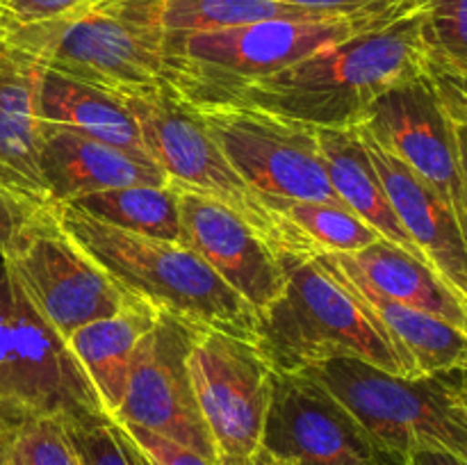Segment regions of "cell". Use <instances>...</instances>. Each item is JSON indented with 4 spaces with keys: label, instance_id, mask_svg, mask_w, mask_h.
<instances>
[{
    "label": "cell",
    "instance_id": "4dcf8cb0",
    "mask_svg": "<svg viewBox=\"0 0 467 465\" xmlns=\"http://www.w3.org/2000/svg\"><path fill=\"white\" fill-rule=\"evenodd\" d=\"M50 205L36 203L0 182V260L7 258Z\"/></svg>",
    "mask_w": 467,
    "mask_h": 465
},
{
    "label": "cell",
    "instance_id": "d6986e66",
    "mask_svg": "<svg viewBox=\"0 0 467 465\" xmlns=\"http://www.w3.org/2000/svg\"><path fill=\"white\" fill-rule=\"evenodd\" d=\"M317 258L377 294L445 319L467 333V299L451 290L427 263L392 242L381 237L358 253H328Z\"/></svg>",
    "mask_w": 467,
    "mask_h": 465
},
{
    "label": "cell",
    "instance_id": "ffe728a7",
    "mask_svg": "<svg viewBox=\"0 0 467 465\" xmlns=\"http://www.w3.org/2000/svg\"><path fill=\"white\" fill-rule=\"evenodd\" d=\"M319 149L327 164L328 181L340 203L358 214L365 223L374 228L383 240L392 242L406 253L427 263L406 228L401 226L395 208L386 194L381 178L374 169L363 132L358 126L349 128H317ZM429 264V263H427ZM431 267V264H429Z\"/></svg>",
    "mask_w": 467,
    "mask_h": 465
},
{
    "label": "cell",
    "instance_id": "7c38bea8",
    "mask_svg": "<svg viewBox=\"0 0 467 465\" xmlns=\"http://www.w3.org/2000/svg\"><path fill=\"white\" fill-rule=\"evenodd\" d=\"M199 328L203 326L160 310L155 324L137 345L121 406L109 418L117 424L160 433L210 463H222L187 372V354Z\"/></svg>",
    "mask_w": 467,
    "mask_h": 465
},
{
    "label": "cell",
    "instance_id": "4fadbf2b",
    "mask_svg": "<svg viewBox=\"0 0 467 465\" xmlns=\"http://www.w3.org/2000/svg\"><path fill=\"white\" fill-rule=\"evenodd\" d=\"M187 372L222 459H254L272 401V367L258 345L203 326L187 354Z\"/></svg>",
    "mask_w": 467,
    "mask_h": 465
},
{
    "label": "cell",
    "instance_id": "f1b7e54d",
    "mask_svg": "<svg viewBox=\"0 0 467 465\" xmlns=\"http://www.w3.org/2000/svg\"><path fill=\"white\" fill-rule=\"evenodd\" d=\"M85 465H141L140 451L112 418L64 424Z\"/></svg>",
    "mask_w": 467,
    "mask_h": 465
},
{
    "label": "cell",
    "instance_id": "9a60e30c",
    "mask_svg": "<svg viewBox=\"0 0 467 465\" xmlns=\"http://www.w3.org/2000/svg\"><path fill=\"white\" fill-rule=\"evenodd\" d=\"M181 244L194 251L242 299L263 313L285 287V272L276 251L226 205L178 190Z\"/></svg>",
    "mask_w": 467,
    "mask_h": 465
},
{
    "label": "cell",
    "instance_id": "d590c367",
    "mask_svg": "<svg viewBox=\"0 0 467 465\" xmlns=\"http://www.w3.org/2000/svg\"><path fill=\"white\" fill-rule=\"evenodd\" d=\"M409 465H467L461 456L438 450H418L409 454Z\"/></svg>",
    "mask_w": 467,
    "mask_h": 465
},
{
    "label": "cell",
    "instance_id": "7402d4cb",
    "mask_svg": "<svg viewBox=\"0 0 467 465\" xmlns=\"http://www.w3.org/2000/svg\"><path fill=\"white\" fill-rule=\"evenodd\" d=\"M158 308L137 299L112 317L96 319L78 328L67 340L108 415L121 406L132 356L141 337L158 319Z\"/></svg>",
    "mask_w": 467,
    "mask_h": 465
},
{
    "label": "cell",
    "instance_id": "277c9868",
    "mask_svg": "<svg viewBox=\"0 0 467 465\" xmlns=\"http://www.w3.org/2000/svg\"><path fill=\"white\" fill-rule=\"evenodd\" d=\"M53 210L68 240L128 294L196 326L255 337L254 305L185 244L121 231L71 205Z\"/></svg>",
    "mask_w": 467,
    "mask_h": 465
},
{
    "label": "cell",
    "instance_id": "6da1fadb",
    "mask_svg": "<svg viewBox=\"0 0 467 465\" xmlns=\"http://www.w3.org/2000/svg\"><path fill=\"white\" fill-rule=\"evenodd\" d=\"M427 76L422 3L295 67L237 91L223 105H254L315 128L358 126L374 100Z\"/></svg>",
    "mask_w": 467,
    "mask_h": 465
},
{
    "label": "cell",
    "instance_id": "9c48e42d",
    "mask_svg": "<svg viewBox=\"0 0 467 465\" xmlns=\"http://www.w3.org/2000/svg\"><path fill=\"white\" fill-rule=\"evenodd\" d=\"M196 109L233 169L258 194L342 205L328 181L315 126L254 105Z\"/></svg>",
    "mask_w": 467,
    "mask_h": 465
},
{
    "label": "cell",
    "instance_id": "83f0119b",
    "mask_svg": "<svg viewBox=\"0 0 467 465\" xmlns=\"http://www.w3.org/2000/svg\"><path fill=\"white\" fill-rule=\"evenodd\" d=\"M427 62H467V0H422Z\"/></svg>",
    "mask_w": 467,
    "mask_h": 465
},
{
    "label": "cell",
    "instance_id": "5b68a950",
    "mask_svg": "<svg viewBox=\"0 0 467 465\" xmlns=\"http://www.w3.org/2000/svg\"><path fill=\"white\" fill-rule=\"evenodd\" d=\"M0 39L35 55L50 71L121 98L169 85L167 36L155 23V0H94Z\"/></svg>",
    "mask_w": 467,
    "mask_h": 465
},
{
    "label": "cell",
    "instance_id": "d6a6232c",
    "mask_svg": "<svg viewBox=\"0 0 467 465\" xmlns=\"http://www.w3.org/2000/svg\"><path fill=\"white\" fill-rule=\"evenodd\" d=\"M427 73L445 103L467 109V62H427Z\"/></svg>",
    "mask_w": 467,
    "mask_h": 465
},
{
    "label": "cell",
    "instance_id": "4316f807",
    "mask_svg": "<svg viewBox=\"0 0 467 465\" xmlns=\"http://www.w3.org/2000/svg\"><path fill=\"white\" fill-rule=\"evenodd\" d=\"M0 465H85L59 419L0 427Z\"/></svg>",
    "mask_w": 467,
    "mask_h": 465
},
{
    "label": "cell",
    "instance_id": "74e56055",
    "mask_svg": "<svg viewBox=\"0 0 467 465\" xmlns=\"http://www.w3.org/2000/svg\"><path fill=\"white\" fill-rule=\"evenodd\" d=\"M260 456H263V465H278V463H274L267 454H263V451H260Z\"/></svg>",
    "mask_w": 467,
    "mask_h": 465
},
{
    "label": "cell",
    "instance_id": "44dd1931",
    "mask_svg": "<svg viewBox=\"0 0 467 465\" xmlns=\"http://www.w3.org/2000/svg\"><path fill=\"white\" fill-rule=\"evenodd\" d=\"M36 117L41 123L73 128L105 144L150 160L140 126L121 96L73 80L46 67L36 91Z\"/></svg>",
    "mask_w": 467,
    "mask_h": 465
},
{
    "label": "cell",
    "instance_id": "1f68e13d",
    "mask_svg": "<svg viewBox=\"0 0 467 465\" xmlns=\"http://www.w3.org/2000/svg\"><path fill=\"white\" fill-rule=\"evenodd\" d=\"M94 0H0V36L55 21Z\"/></svg>",
    "mask_w": 467,
    "mask_h": 465
},
{
    "label": "cell",
    "instance_id": "52a82bcc",
    "mask_svg": "<svg viewBox=\"0 0 467 465\" xmlns=\"http://www.w3.org/2000/svg\"><path fill=\"white\" fill-rule=\"evenodd\" d=\"M140 126L146 153L178 190L208 196L240 214L276 253L310 255L306 242L274 212L263 194L246 185L210 135L194 105L171 85L123 98Z\"/></svg>",
    "mask_w": 467,
    "mask_h": 465
},
{
    "label": "cell",
    "instance_id": "2e32d148",
    "mask_svg": "<svg viewBox=\"0 0 467 465\" xmlns=\"http://www.w3.org/2000/svg\"><path fill=\"white\" fill-rule=\"evenodd\" d=\"M39 164L53 205L119 187L169 185V178L153 160L55 123H41Z\"/></svg>",
    "mask_w": 467,
    "mask_h": 465
},
{
    "label": "cell",
    "instance_id": "484cf974",
    "mask_svg": "<svg viewBox=\"0 0 467 465\" xmlns=\"http://www.w3.org/2000/svg\"><path fill=\"white\" fill-rule=\"evenodd\" d=\"M269 208L306 242L313 258L328 253H358L381 240L369 223L345 205L265 196Z\"/></svg>",
    "mask_w": 467,
    "mask_h": 465
},
{
    "label": "cell",
    "instance_id": "d4e9b609",
    "mask_svg": "<svg viewBox=\"0 0 467 465\" xmlns=\"http://www.w3.org/2000/svg\"><path fill=\"white\" fill-rule=\"evenodd\" d=\"M327 16L281 0H155V23L167 36L203 35L269 18Z\"/></svg>",
    "mask_w": 467,
    "mask_h": 465
},
{
    "label": "cell",
    "instance_id": "5bb4252c",
    "mask_svg": "<svg viewBox=\"0 0 467 465\" xmlns=\"http://www.w3.org/2000/svg\"><path fill=\"white\" fill-rule=\"evenodd\" d=\"M358 126L454 210L467 237V187L454 121L429 73L374 100Z\"/></svg>",
    "mask_w": 467,
    "mask_h": 465
},
{
    "label": "cell",
    "instance_id": "8992f818",
    "mask_svg": "<svg viewBox=\"0 0 467 465\" xmlns=\"http://www.w3.org/2000/svg\"><path fill=\"white\" fill-rule=\"evenodd\" d=\"M308 372L392 451L409 459L418 450H438L467 460L463 369L410 378L360 358H333Z\"/></svg>",
    "mask_w": 467,
    "mask_h": 465
},
{
    "label": "cell",
    "instance_id": "f546056e",
    "mask_svg": "<svg viewBox=\"0 0 467 465\" xmlns=\"http://www.w3.org/2000/svg\"><path fill=\"white\" fill-rule=\"evenodd\" d=\"M119 427L126 431V436L140 450V454L149 460V465H263L260 451L251 460L223 459L222 463H210V460H205L196 451L187 450V447L178 445V442L169 440V438L160 436V433L146 431V429L132 427V424H119Z\"/></svg>",
    "mask_w": 467,
    "mask_h": 465
},
{
    "label": "cell",
    "instance_id": "30bf717a",
    "mask_svg": "<svg viewBox=\"0 0 467 465\" xmlns=\"http://www.w3.org/2000/svg\"><path fill=\"white\" fill-rule=\"evenodd\" d=\"M260 451L278 465H409L313 372H272Z\"/></svg>",
    "mask_w": 467,
    "mask_h": 465
},
{
    "label": "cell",
    "instance_id": "3957f363",
    "mask_svg": "<svg viewBox=\"0 0 467 465\" xmlns=\"http://www.w3.org/2000/svg\"><path fill=\"white\" fill-rule=\"evenodd\" d=\"M410 0L386 12L351 16L269 18L203 35L167 36V80L194 108L223 105L254 82L276 76L301 59L415 9Z\"/></svg>",
    "mask_w": 467,
    "mask_h": 465
},
{
    "label": "cell",
    "instance_id": "f35d334b",
    "mask_svg": "<svg viewBox=\"0 0 467 465\" xmlns=\"http://www.w3.org/2000/svg\"><path fill=\"white\" fill-rule=\"evenodd\" d=\"M135 450H137V447H135ZM137 451H140V450H137ZM140 459H141V465H149V460H146L141 454H140Z\"/></svg>",
    "mask_w": 467,
    "mask_h": 465
},
{
    "label": "cell",
    "instance_id": "7a4b0ae2",
    "mask_svg": "<svg viewBox=\"0 0 467 465\" xmlns=\"http://www.w3.org/2000/svg\"><path fill=\"white\" fill-rule=\"evenodd\" d=\"M285 287L258 315L254 342L272 372H304L333 358H360L379 369L420 377L377 315L317 258L278 253Z\"/></svg>",
    "mask_w": 467,
    "mask_h": 465
},
{
    "label": "cell",
    "instance_id": "603a6c76",
    "mask_svg": "<svg viewBox=\"0 0 467 465\" xmlns=\"http://www.w3.org/2000/svg\"><path fill=\"white\" fill-rule=\"evenodd\" d=\"M322 264L331 269L333 274H337L363 299V304L377 315L379 322L388 331V336L395 340V345L400 346L401 354L409 358V363L413 365L420 377L436 372H454V369L467 372L465 331L456 328L454 324L445 322V319L433 317V315L422 313V310L409 308V305L386 299V296L377 294L369 287L342 276L340 272L328 267L327 263Z\"/></svg>",
    "mask_w": 467,
    "mask_h": 465
},
{
    "label": "cell",
    "instance_id": "836d02e7",
    "mask_svg": "<svg viewBox=\"0 0 467 465\" xmlns=\"http://www.w3.org/2000/svg\"><path fill=\"white\" fill-rule=\"evenodd\" d=\"M281 3L296 5L301 9L327 14V16H351V14L386 12V9L401 7L410 0H281Z\"/></svg>",
    "mask_w": 467,
    "mask_h": 465
},
{
    "label": "cell",
    "instance_id": "8d00e7d4",
    "mask_svg": "<svg viewBox=\"0 0 467 465\" xmlns=\"http://www.w3.org/2000/svg\"><path fill=\"white\" fill-rule=\"evenodd\" d=\"M461 395H463L465 408H467V372H463V377H461Z\"/></svg>",
    "mask_w": 467,
    "mask_h": 465
},
{
    "label": "cell",
    "instance_id": "e575fe53",
    "mask_svg": "<svg viewBox=\"0 0 467 465\" xmlns=\"http://www.w3.org/2000/svg\"><path fill=\"white\" fill-rule=\"evenodd\" d=\"M445 103V100H442ZM447 112H450L451 121H454V130H456V144H459V153H461V169H463V178H465V187H467V109L456 108V105L445 103Z\"/></svg>",
    "mask_w": 467,
    "mask_h": 465
},
{
    "label": "cell",
    "instance_id": "8fae6325",
    "mask_svg": "<svg viewBox=\"0 0 467 465\" xmlns=\"http://www.w3.org/2000/svg\"><path fill=\"white\" fill-rule=\"evenodd\" d=\"M0 263L64 340L78 328L112 317L140 299L128 294L68 240L55 219L53 205Z\"/></svg>",
    "mask_w": 467,
    "mask_h": 465
},
{
    "label": "cell",
    "instance_id": "ac0fdd59",
    "mask_svg": "<svg viewBox=\"0 0 467 465\" xmlns=\"http://www.w3.org/2000/svg\"><path fill=\"white\" fill-rule=\"evenodd\" d=\"M44 64L0 39V182L9 190L53 205L41 178V121L36 91Z\"/></svg>",
    "mask_w": 467,
    "mask_h": 465
},
{
    "label": "cell",
    "instance_id": "cb8c5ba5",
    "mask_svg": "<svg viewBox=\"0 0 467 465\" xmlns=\"http://www.w3.org/2000/svg\"><path fill=\"white\" fill-rule=\"evenodd\" d=\"M67 205L121 231L155 237V240H181L178 191L171 185L119 187V190L82 196Z\"/></svg>",
    "mask_w": 467,
    "mask_h": 465
},
{
    "label": "cell",
    "instance_id": "ba28073f",
    "mask_svg": "<svg viewBox=\"0 0 467 465\" xmlns=\"http://www.w3.org/2000/svg\"><path fill=\"white\" fill-rule=\"evenodd\" d=\"M109 418L67 340L41 317L0 263V427Z\"/></svg>",
    "mask_w": 467,
    "mask_h": 465
},
{
    "label": "cell",
    "instance_id": "e0dca14e",
    "mask_svg": "<svg viewBox=\"0 0 467 465\" xmlns=\"http://www.w3.org/2000/svg\"><path fill=\"white\" fill-rule=\"evenodd\" d=\"M360 132L401 226L433 272L467 299V237L454 210L413 169L383 150L363 128Z\"/></svg>",
    "mask_w": 467,
    "mask_h": 465
}]
</instances>
